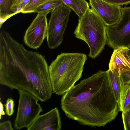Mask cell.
<instances>
[{
    "label": "cell",
    "instance_id": "cell-1",
    "mask_svg": "<svg viewBox=\"0 0 130 130\" xmlns=\"http://www.w3.org/2000/svg\"><path fill=\"white\" fill-rule=\"evenodd\" d=\"M45 56L28 50L8 32L0 36V84L26 91L44 102L53 90Z\"/></svg>",
    "mask_w": 130,
    "mask_h": 130
},
{
    "label": "cell",
    "instance_id": "cell-2",
    "mask_svg": "<svg viewBox=\"0 0 130 130\" xmlns=\"http://www.w3.org/2000/svg\"><path fill=\"white\" fill-rule=\"evenodd\" d=\"M62 110L69 118L83 125L103 127L119 111L107 71L99 70L63 94Z\"/></svg>",
    "mask_w": 130,
    "mask_h": 130
},
{
    "label": "cell",
    "instance_id": "cell-3",
    "mask_svg": "<svg viewBox=\"0 0 130 130\" xmlns=\"http://www.w3.org/2000/svg\"><path fill=\"white\" fill-rule=\"evenodd\" d=\"M87 58L85 54L62 53L49 66L53 92L63 95L73 86L81 77Z\"/></svg>",
    "mask_w": 130,
    "mask_h": 130
},
{
    "label": "cell",
    "instance_id": "cell-4",
    "mask_svg": "<svg viewBox=\"0 0 130 130\" xmlns=\"http://www.w3.org/2000/svg\"><path fill=\"white\" fill-rule=\"evenodd\" d=\"M106 26L91 9L89 8L79 18L74 34L85 42L89 49V56L95 58L101 53L107 43Z\"/></svg>",
    "mask_w": 130,
    "mask_h": 130
},
{
    "label": "cell",
    "instance_id": "cell-5",
    "mask_svg": "<svg viewBox=\"0 0 130 130\" xmlns=\"http://www.w3.org/2000/svg\"><path fill=\"white\" fill-rule=\"evenodd\" d=\"M19 97L18 110L14 121L15 129L27 128L42 112L43 109L38 103V100L29 93L18 90Z\"/></svg>",
    "mask_w": 130,
    "mask_h": 130
},
{
    "label": "cell",
    "instance_id": "cell-6",
    "mask_svg": "<svg viewBox=\"0 0 130 130\" xmlns=\"http://www.w3.org/2000/svg\"><path fill=\"white\" fill-rule=\"evenodd\" d=\"M71 11V9L63 3L51 12L46 37L50 48H57L63 41Z\"/></svg>",
    "mask_w": 130,
    "mask_h": 130
},
{
    "label": "cell",
    "instance_id": "cell-7",
    "mask_svg": "<svg viewBox=\"0 0 130 130\" xmlns=\"http://www.w3.org/2000/svg\"><path fill=\"white\" fill-rule=\"evenodd\" d=\"M121 10L119 21L106 26V43L113 49L130 46V6L121 7Z\"/></svg>",
    "mask_w": 130,
    "mask_h": 130
},
{
    "label": "cell",
    "instance_id": "cell-8",
    "mask_svg": "<svg viewBox=\"0 0 130 130\" xmlns=\"http://www.w3.org/2000/svg\"><path fill=\"white\" fill-rule=\"evenodd\" d=\"M46 15L38 13L25 31L24 42L31 48H39L46 37L48 27Z\"/></svg>",
    "mask_w": 130,
    "mask_h": 130
},
{
    "label": "cell",
    "instance_id": "cell-9",
    "mask_svg": "<svg viewBox=\"0 0 130 130\" xmlns=\"http://www.w3.org/2000/svg\"><path fill=\"white\" fill-rule=\"evenodd\" d=\"M91 9L106 26L112 25L120 18V6L107 2L103 0H89Z\"/></svg>",
    "mask_w": 130,
    "mask_h": 130
},
{
    "label": "cell",
    "instance_id": "cell-10",
    "mask_svg": "<svg viewBox=\"0 0 130 130\" xmlns=\"http://www.w3.org/2000/svg\"><path fill=\"white\" fill-rule=\"evenodd\" d=\"M61 128L58 109L55 107L43 115H39L27 130H59Z\"/></svg>",
    "mask_w": 130,
    "mask_h": 130
},
{
    "label": "cell",
    "instance_id": "cell-11",
    "mask_svg": "<svg viewBox=\"0 0 130 130\" xmlns=\"http://www.w3.org/2000/svg\"><path fill=\"white\" fill-rule=\"evenodd\" d=\"M126 47L114 49L109 65V69L120 76L130 71V62L125 55Z\"/></svg>",
    "mask_w": 130,
    "mask_h": 130
},
{
    "label": "cell",
    "instance_id": "cell-12",
    "mask_svg": "<svg viewBox=\"0 0 130 130\" xmlns=\"http://www.w3.org/2000/svg\"><path fill=\"white\" fill-rule=\"evenodd\" d=\"M63 3L72 9L79 18L82 17L89 8L88 3L85 0H61Z\"/></svg>",
    "mask_w": 130,
    "mask_h": 130
},
{
    "label": "cell",
    "instance_id": "cell-13",
    "mask_svg": "<svg viewBox=\"0 0 130 130\" xmlns=\"http://www.w3.org/2000/svg\"><path fill=\"white\" fill-rule=\"evenodd\" d=\"M16 0H0V27L8 19L16 14L12 7Z\"/></svg>",
    "mask_w": 130,
    "mask_h": 130
},
{
    "label": "cell",
    "instance_id": "cell-14",
    "mask_svg": "<svg viewBox=\"0 0 130 130\" xmlns=\"http://www.w3.org/2000/svg\"><path fill=\"white\" fill-rule=\"evenodd\" d=\"M118 106L119 111L125 112L130 110V85H122Z\"/></svg>",
    "mask_w": 130,
    "mask_h": 130
},
{
    "label": "cell",
    "instance_id": "cell-15",
    "mask_svg": "<svg viewBox=\"0 0 130 130\" xmlns=\"http://www.w3.org/2000/svg\"><path fill=\"white\" fill-rule=\"evenodd\" d=\"M107 71L111 89L118 104L122 85L120 76L109 69Z\"/></svg>",
    "mask_w": 130,
    "mask_h": 130
},
{
    "label": "cell",
    "instance_id": "cell-16",
    "mask_svg": "<svg viewBox=\"0 0 130 130\" xmlns=\"http://www.w3.org/2000/svg\"><path fill=\"white\" fill-rule=\"evenodd\" d=\"M62 3L61 0H50L37 8L35 12L47 15Z\"/></svg>",
    "mask_w": 130,
    "mask_h": 130
},
{
    "label": "cell",
    "instance_id": "cell-17",
    "mask_svg": "<svg viewBox=\"0 0 130 130\" xmlns=\"http://www.w3.org/2000/svg\"><path fill=\"white\" fill-rule=\"evenodd\" d=\"M50 0H31L29 3L21 11L23 13H35L40 6Z\"/></svg>",
    "mask_w": 130,
    "mask_h": 130
},
{
    "label": "cell",
    "instance_id": "cell-18",
    "mask_svg": "<svg viewBox=\"0 0 130 130\" xmlns=\"http://www.w3.org/2000/svg\"><path fill=\"white\" fill-rule=\"evenodd\" d=\"M31 0H16L12 7L16 14L21 12L30 2Z\"/></svg>",
    "mask_w": 130,
    "mask_h": 130
},
{
    "label": "cell",
    "instance_id": "cell-19",
    "mask_svg": "<svg viewBox=\"0 0 130 130\" xmlns=\"http://www.w3.org/2000/svg\"><path fill=\"white\" fill-rule=\"evenodd\" d=\"M4 105L6 113L9 116H11L13 114L14 111V100L12 98H8Z\"/></svg>",
    "mask_w": 130,
    "mask_h": 130
},
{
    "label": "cell",
    "instance_id": "cell-20",
    "mask_svg": "<svg viewBox=\"0 0 130 130\" xmlns=\"http://www.w3.org/2000/svg\"><path fill=\"white\" fill-rule=\"evenodd\" d=\"M122 117L124 129L130 130V110L122 112Z\"/></svg>",
    "mask_w": 130,
    "mask_h": 130
},
{
    "label": "cell",
    "instance_id": "cell-21",
    "mask_svg": "<svg viewBox=\"0 0 130 130\" xmlns=\"http://www.w3.org/2000/svg\"><path fill=\"white\" fill-rule=\"evenodd\" d=\"M122 84H129L130 83V71L125 72L120 76Z\"/></svg>",
    "mask_w": 130,
    "mask_h": 130
},
{
    "label": "cell",
    "instance_id": "cell-22",
    "mask_svg": "<svg viewBox=\"0 0 130 130\" xmlns=\"http://www.w3.org/2000/svg\"><path fill=\"white\" fill-rule=\"evenodd\" d=\"M109 3L119 6L130 4V0H103Z\"/></svg>",
    "mask_w": 130,
    "mask_h": 130
},
{
    "label": "cell",
    "instance_id": "cell-23",
    "mask_svg": "<svg viewBox=\"0 0 130 130\" xmlns=\"http://www.w3.org/2000/svg\"><path fill=\"white\" fill-rule=\"evenodd\" d=\"M11 123L10 120H7L0 123V130H13Z\"/></svg>",
    "mask_w": 130,
    "mask_h": 130
},
{
    "label": "cell",
    "instance_id": "cell-24",
    "mask_svg": "<svg viewBox=\"0 0 130 130\" xmlns=\"http://www.w3.org/2000/svg\"><path fill=\"white\" fill-rule=\"evenodd\" d=\"M0 119L2 118V116L5 115V112L4 111V107L2 102L0 101Z\"/></svg>",
    "mask_w": 130,
    "mask_h": 130
},
{
    "label": "cell",
    "instance_id": "cell-25",
    "mask_svg": "<svg viewBox=\"0 0 130 130\" xmlns=\"http://www.w3.org/2000/svg\"><path fill=\"white\" fill-rule=\"evenodd\" d=\"M125 55L127 59L130 62V46L126 47Z\"/></svg>",
    "mask_w": 130,
    "mask_h": 130
},
{
    "label": "cell",
    "instance_id": "cell-26",
    "mask_svg": "<svg viewBox=\"0 0 130 130\" xmlns=\"http://www.w3.org/2000/svg\"><path fill=\"white\" fill-rule=\"evenodd\" d=\"M129 84L130 85V83Z\"/></svg>",
    "mask_w": 130,
    "mask_h": 130
}]
</instances>
